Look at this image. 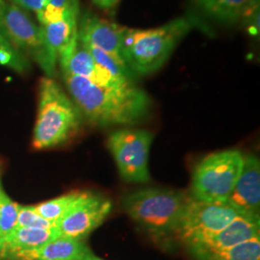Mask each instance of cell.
Masks as SVG:
<instances>
[{
	"instance_id": "obj_11",
	"label": "cell",
	"mask_w": 260,
	"mask_h": 260,
	"mask_svg": "<svg viewBox=\"0 0 260 260\" xmlns=\"http://www.w3.org/2000/svg\"><path fill=\"white\" fill-rule=\"evenodd\" d=\"M77 29L80 43L98 47L126 65L121 53L124 27L102 19L91 12H85L78 20Z\"/></svg>"
},
{
	"instance_id": "obj_19",
	"label": "cell",
	"mask_w": 260,
	"mask_h": 260,
	"mask_svg": "<svg viewBox=\"0 0 260 260\" xmlns=\"http://www.w3.org/2000/svg\"><path fill=\"white\" fill-rule=\"evenodd\" d=\"M80 43V42H79ZM92 55L94 62L99 66H101L103 70H105L108 74L117 79L119 82L123 85H135L134 77L135 75L130 71L129 68L118 60H116L114 57L109 55L108 53L104 52L102 49L98 47H93L88 44L80 43Z\"/></svg>"
},
{
	"instance_id": "obj_21",
	"label": "cell",
	"mask_w": 260,
	"mask_h": 260,
	"mask_svg": "<svg viewBox=\"0 0 260 260\" xmlns=\"http://www.w3.org/2000/svg\"><path fill=\"white\" fill-rule=\"evenodd\" d=\"M0 65L8 67L18 74H26L31 66L27 56L21 53L0 33Z\"/></svg>"
},
{
	"instance_id": "obj_15",
	"label": "cell",
	"mask_w": 260,
	"mask_h": 260,
	"mask_svg": "<svg viewBox=\"0 0 260 260\" xmlns=\"http://www.w3.org/2000/svg\"><path fill=\"white\" fill-rule=\"evenodd\" d=\"M78 17L75 13H70L64 19L41 25L45 39L50 50L57 56L60 63L67 61L78 44Z\"/></svg>"
},
{
	"instance_id": "obj_17",
	"label": "cell",
	"mask_w": 260,
	"mask_h": 260,
	"mask_svg": "<svg viewBox=\"0 0 260 260\" xmlns=\"http://www.w3.org/2000/svg\"><path fill=\"white\" fill-rule=\"evenodd\" d=\"M210 18L221 22L240 21L245 13L259 0H195Z\"/></svg>"
},
{
	"instance_id": "obj_22",
	"label": "cell",
	"mask_w": 260,
	"mask_h": 260,
	"mask_svg": "<svg viewBox=\"0 0 260 260\" xmlns=\"http://www.w3.org/2000/svg\"><path fill=\"white\" fill-rule=\"evenodd\" d=\"M18 211L19 204L10 199L0 182V241L16 228Z\"/></svg>"
},
{
	"instance_id": "obj_1",
	"label": "cell",
	"mask_w": 260,
	"mask_h": 260,
	"mask_svg": "<svg viewBox=\"0 0 260 260\" xmlns=\"http://www.w3.org/2000/svg\"><path fill=\"white\" fill-rule=\"evenodd\" d=\"M63 79L74 103L94 125H134L149 113V94L136 85L111 89L80 76L63 74Z\"/></svg>"
},
{
	"instance_id": "obj_3",
	"label": "cell",
	"mask_w": 260,
	"mask_h": 260,
	"mask_svg": "<svg viewBox=\"0 0 260 260\" xmlns=\"http://www.w3.org/2000/svg\"><path fill=\"white\" fill-rule=\"evenodd\" d=\"M82 113L51 77H43L39 84L37 121L32 145L47 149L65 144L78 132Z\"/></svg>"
},
{
	"instance_id": "obj_12",
	"label": "cell",
	"mask_w": 260,
	"mask_h": 260,
	"mask_svg": "<svg viewBox=\"0 0 260 260\" xmlns=\"http://www.w3.org/2000/svg\"><path fill=\"white\" fill-rule=\"evenodd\" d=\"M226 203L240 213L259 216L260 163L256 156L244 155L241 174Z\"/></svg>"
},
{
	"instance_id": "obj_23",
	"label": "cell",
	"mask_w": 260,
	"mask_h": 260,
	"mask_svg": "<svg viewBox=\"0 0 260 260\" xmlns=\"http://www.w3.org/2000/svg\"><path fill=\"white\" fill-rule=\"evenodd\" d=\"M57 224L43 218L35 211L33 205L25 206L19 205L18 220L16 228H35V229H52Z\"/></svg>"
},
{
	"instance_id": "obj_24",
	"label": "cell",
	"mask_w": 260,
	"mask_h": 260,
	"mask_svg": "<svg viewBox=\"0 0 260 260\" xmlns=\"http://www.w3.org/2000/svg\"><path fill=\"white\" fill-rule=\"evenodd\" d=\"M240 21L251 35H259V1L249 8Z\"/></svg>"
},
{
	"instance_id": "obj_27",
	"label": "cell",
	"mask_w": 260,
	"mask_h": 260,
	"mask_svg": "<svg viewBox=\"0 0 260 260\" xmlns=\"http://www.w3.org/2000/svg\"><path fill=\"white\" fill-rule=\"evenodd\" d=\"M93 4H95L99 8L108 10L113 8L120 0H92Z\"/></svg>"
},
{
	"instance_id": "obj_18",
	"label": "cell",
	"mask_w": 260,
	"mask_h": 260,
	"mask_svg": "<svg viewBox=\"0 0 260 260\" xmlns=\"http://www.w3.org/2000/svg\"><path fill=\"white\" fill-rule=\"evenodd\" d=\"M87 194L88 192L75 191L47 202L33 205V207L35 211L43 218L57 224V223L62 218H64L75 205L83 200Z\"/></svg>"
},
{
	"instance_id": "obj_10",
	"label": "cell",
	"mask_w": 260,
	"mask_h": 260,
	"mask_svg": "<svg viewBox=\"0 0 260 260\" xmlns=\"http://www.w3.org/2000/svg\"><path fill=\"white\" fill-rule=\"evenodd\" d=\"M260 235V217L239 213L219 233L187 246L193 257L223 251Z\"/></svg>"
},
{
	"instance_id": "obj_28",
	"label": "cell",
	"mask_w": 260,
	"mask_h": 260,
	"mask_svg": "<svg viewBox=\"0 0 260 260\" xmlns=\"http://www.w3.org/2000/svg\"><path fill=\"white\" fill-rule=\"evenodd\" d=\"M81 260H104L103 258H101V257H99V256H96L94 253H93V251L92 252H90L88 255H86L85 257H84L83 259Z\"/></svg>"
},
{
	"instance_id": "obj_14",
	"label": "cell",
	"mask_w": 260,
	"mask_h": 260,
	"mask_svg": "<svg viewBox=\"0 0 260 260\" xmlns=\"http://www.w3.org/2000/svg\"><path fill=\"white\" fill-rule=\"evenodd\" d=\"M60 66L63 74L84 77L96 85L106 88L123 89L134 86L121 84L103 70L101 66L98 65L90 52L79 43V41L73 55L65 62L60 63Z\"/></svg>"
},
{
	"instance_id": "obj_25",
	"label": "cell",
	"mask_w": 260,
	"mask_h": 260,
	"mask_svg": "<svg viewBox=\"0 0 260 260\" xmlns=\"http://www.w3.org/2000/svg\"><path fill=\"white\" fill-rule=\"evenodd\" d=\"M22 9L30 10L36 14L44 9L47 5V0H10Z\"/></svg>"
},
{
	"instance_id": "obj_26",
	"label": "cell",
	"mask_w": 260,
	"mask_h": 260,
	"mask_svg": "<svg viewBox=\"0 0 260 260\" xmlns=\"http://www.w3.org/2000/svg\"><path fill=\"white\" fill-rule=\"evenodd\" d=\"M47 3L56 8L72 10L79 14V1L78 0H47Z\"/></svg>"
},
{
	"instance_id": "obj_4",
	"label": "cell",
	"mask_w": 260,
	"mask_h": 260,
	"mask_svg": "<svg viewBox=\"0 0 260 260\" xmlns=\"http://www.w3.org/2000/svg\"><path fill=\"white\" fill-rule=\"evenodd\" d=\"M189 198L178 191L146 188L124 196L121 205L142 230L154 238L162 239L176 235Z\"/></svg>"
},
{
	"instance_id": "obj_2",
	"label": "cell",
	"mask_w": 260,
	"mask_h": 260,
	"mask_svg": "<svg viewBox=\"0 0 260 260\" xmlns=\"http://www.w3.org/2000/svg\"><path fill=\"white\" fill-rule=\"evenodd\" d=\"M200 23L196 17L188 15L153 29L124 27L122 58L134 75L152 74L163 67L180 41Z\"/></svg>"
},
{
	"instance_id": "obj_16",
	"label": "cell",
	"mask_w": 260,
	"mask_h": 260,
	"mask_svg": "<svg viewBox=\"0 0 260 260\" xmlns=\"http://www.w3.org/2000/svg\"><path fill=\"white\" fill-rule=\"evenodd\" d=\"M60 237L57 226L52 229L15 228L0 241V258H7L19 251H28Z\"/></svg>"
},
{
	"instance_id": "obj_29",
	"label": "cell",
	"mask_w": 260,
	"mask_h": 260,
	"mask_svg": "<svg viewBox=\"0 0 260 260\" xmlns=\"http://www.w3.org/2000/svg\"><path fill=\"white\" fill-rule=\"evenodd\" d=\"M3 4H4V1H3V0H0V12H1L2 7H3Z\"/></svg>"
},
{
	"instance_id": "obj_9",
	"label": "cell",
	"mask_w": 260,
	"mask_h": 260,
	"mask_svg": "<svg viewBox=\"0 0 260 260\" xmlns=\"http://www.w3.org/2000/svg\"><path fill=\"white\" fill-rule=\"evenodd\" d=\"M112 203L103 196L89 193L57 223L60 237L83 241L111 212Z\"/></svg>"
},
{
	"instance_id": "obj_6",
	"label": "cell",
	"mask_w": 260,
	"mask_h": 260,
	"mask_svg": "<svg viewBox=\"0 0 260 260\" xmlns=\"http://www.w3.org/2000/svg\"><path fill=\"white\" fill-rule=\"evenodd\" d=\"M243 157L239 150L228 149L204 158L193 173L192 197L208 202H226L241 174Z\"/></svg>"
},
{
	"instance_id": "obj_20",
	"label": "cell",
	"mask_w": 260,
	"mask_h": 260,
	"mask_svg": "<svg viewBox=\"0 0 260 260\" xmlns=\"http://www.w3.org/2000/svg\"><path fill=\"white\" fill-rule=\"evenodd\" d=\"M195 260H260V235L233 248L210 254L199 255Z\"/></svg>"
},
{
	"instance_id": "obj_7",
	"label": "cell",
	"mask_w": 260,
	"mask_h": 260,
	"mask_svg": "<svg viewBox=\"0 0 260 260\" xmlns=\"http://www.w3.org/2000/svg\"><path fill=\"white\" fill-rule=\"evenodd\" d=\"M153 135L144 129L123 128L113 132L107 145L119 173L127 182L149 180V150Z\"/></svg>"
},
{
	"instance_id": "obj_5",
	"label": "cell",
	"mask_w": 260,
	"mask_h": 260,
	"mask_svg": "<svg viewBox=\"0 0 260 260\" xmlns=\"http://www.w3.org/2000/svg\"><path fill=\"white\" fill-rule=\"evenodd\" d=\"M0 33L21 53L31 57L47 77L54 76L58 58L47 46L43 28L27 12L4 2L0 12Z\"/></svg>"
},
{
	"instance_id": "obj_8",
	"label": "cell",
	"mask_w": 260,
	"mask_h": 260,
	"mask_svg": "<svg viewBox=\"0 0 260 260\" xmlns=\"http://www.w3.org/2000/svg\"><path fill=\"white\" fill-rule=\"evenodd\" d=\"M239 213L226 202H208L190 197L176 236L187 247L219 233Z\"/></svg>"
},
{
	"instance_id": "obj_13",
	"label": "cell",
	"mask_w": 260,
	"mask_h": 260,
	"mask_svg": "<svg viewBox=\"0 0 260 260\" xmlns=\"http://www.w3.org/2000/svg\"><path fill=\"white\" fill-rule=\"evenodd\" d=\"M90 252L83 241L58 237L36 249L14 253L5 260H81Z\"/></svg>"
}]
</instances>
